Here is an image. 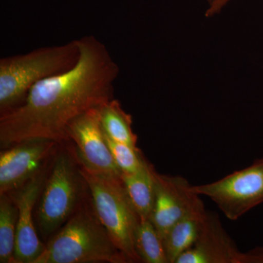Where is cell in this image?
I'll use <instances>...</instances> for the list:
<instances>
[{"label": "cell", "instance_id": "13", "mask_svg": "<svg viewBox=\"0 0 263 263\" xmlns=\"http://www.w3.org/2000/svg\"><path fill=\"white\" fill-rule=\"evenodd\" d=\"M153 166L147 161L139 171L122 174L124 187L140 219H150L155 203V179Z\"/></svg>", "mask_w": 263, "mask_h": 263}, {"label": "cell", "instance_id": "10", "mask_svg": "<svg viewBox=\"0 0 263 263\" xmlns=\"http://www.w3.org/2000/svg\"><path fill=\"white\" fill-rule=\"evenodd\" d=\"M45 168L22 187L9 193L18 209L15 263H34L44 250L45 245L34 228L32 212L46 180Z\"/></svg>", "mask_w": 263, "mask_h": 263}, {"label": "cell", "instance_id": "2", "mask_svg": "<svg viewBox=\"0 0 263 263\" xmlns=\"http://www.w3.org/2000/svg\"><path fill=\"white\" fill-rule=\"evenodd\" d=\"M127 263L91 207L76 209L34 263Z\"/></svg>", "mask_w": 263, "mask_h": 263}, {"label": "cell", "instance_id": "1", "mask_svg": "<svg viewBox=\"0 0 263 263\" xmlns=\"http://www.w3.org/2000/svg\"><path fill=\"white\" fill-rule=\"evenodd\" d=\"M76 41L80 54L73 67L37 83L23 103L0 116L2 149L31 139L67 142L74 119L114 99L120 69L108 48L94 36Z\"/></svg>", "mask_w": 263, "mask_h": 263}, {"label": "cell", "instance_id": "11", "mask_svg": "<svg viewBox=\"0 0 263 263\" xmlns=\"http://www.w3.org/2000/svg\"><path fill=\"white\" fill-rule=\"evenodd\" d=\"M241 255L219 216L207 212L196 241L178 257L176 263H240Z\"/></svg>", "mask_w": 263, "mask_h": 263}, {"label": "cell", "instance_id": "9", "mask_svg": "<svg viewBox=\"0 0 263 263\" xmlns=\"http://www.w3.org/2000/svg\"><path fill=\"white\" fill-rule=\"evenodd\" d=\"M154 179L155 203L151 221L163 240L170 229L201 199L182 176L160 174L155 170Z\"/></svg>", "mask_w": 263, "mask_h": 263}, {"label": "cell", "instance_id": "17", "mask_svg": "<svg viewBox=\"0 0 263 263\" xmlns=\"http://www.w3.org/2000/svg\"><path fill=\"white\" fill-rule=\"evenodd\" d=\"M104 136L112 157L122 174L136 173L146 164L147 160L139 148L114 141L107 136L105 133Z\"/></svg>", "mask_w": 263, "mask_h": 263}, {"label": "cell", "instance_id": "16", "mask_svg": "<svg viewBox=\"0 0 263 263\" xmlns=\"http://www.w3.org/2000/svg\"><path fill=\"white\" fill-rule=\"evenodd\" d=\"M135 248L142 262L169 263L163 240L150 219H140L135 235Z\"/></svg>", "mask_w": 263, "mask_h": 263}, {"label": "cell", "instance_id": "3", "mask_svg": "<svg viewBox=\"0 0 263 263\" xmlns=\"http://www.w3.org/2000/svg\"><path fill=\"white\" fill-rule=\"evenodd\" d=\"M77 41L0 60V116L18 107L32 86L70 70L79 59Z\"/></svg>", "mask_w": 263, "mask_h": 263}, {"label": "cell", "instance_id": "5", "mask_svg": "<svg viewBox=\"0 0 263 263\" xmlns=\"http://www.w3.org/2000/svg\"><path fill=\"white\" fill-rule=\"evenodd\" d=\"M83 181L73 156L67 152L59 153L45 181L37 210L43 236H49L60 230L76 212Z\"/></svg>", "mask_w": 263, "mask_h": 263}, {"label": "cell", "instance_id": "4", "mask_svg": "<svg viewBox=\"0 0 263 263\" xmlns=\"http://www.w3.org/2000/svg\"><path fill=\"white\" fill-rule=\"evenodd\" d=\"M79 171L91 194L95 213L114 243L129 262H142L135 248L140 217L122 177L96 172L81 164Z\"/></svg>", "mask_w": 263, "mask_h": 263}, {"label": "cell", "instance_id": "7", "mask_svg": "<svg viewBox=\"0 0 263 263\" xmlns=\"http://www.w3.org/2000/svg\"><path fill=\"white\" fill-rule=\"evenodd\" d=\"M67 141L76 146V158L81 165L101 174L122 177L114 161L100 123V108L79 116L67 129Z\"/></svg>", "mask_w": 263, "mask_h": 263}, {"label": "cell", "instance_id": "8", "mask_svg": "<svg viewBox=\"0 0 263 263\" xmlns=\"http://www.w3.org/2000/svg\"><path fill=\"white\" fill-rule=\"evenodd\" d=\"M60 143L45 139L19 142L0 154V195L22 187L46 167Z\"/></svg>", "mask_w": 263, "mask_h": 263}, {"label": "cell", "instance_id": "6", "mask_svg": "<svg viewBox=\"0 0 263 263\" xmlns=\"http://www.w3.org/2000/svg\"><path fill=\"white\" fill-rule=\"evenodd\" d=\"M193 189L199 195L209 197L230 220H237L263 202V159L214 182Z\"/></svg>", "mask_w": 263, "mask_h": 263}, {"label": "cell", "instance_id": "18", "mask_svg": "<svg viewBox=\"0 0 263 263\" xmlns=\"http://www.w3.org/2000/svg\"><path fill=\"white\" fill-rule=\"evenodd\" d=\"M240 263H263V247H256L242 253Z\"/></svg>", "mask_w": 263, "mask_h": 263}, {"label": "cell", "instance_id": "19", "mask_svg": "<svg viewBox=\"0 0 263 263\" xmlns=\"http://www.w3.org/2000/svg\"><path fill=\"white\" fill-rule=\"evenodd\" d=\"M208 2V3H209V5L213 4V3H214V2H216V0H206Z\"/></svg>", "mask_w": 263, "mask_h": 263}, {"label": "cell", "instance_id": "12", "mask_svg": "<svg viewBox=\"0 0 263 263\" xmlns=\"http://www.w3.org/2000/svg\"><path fill=\"white\" fill-rule=\"evenodd\" d=\"M206 214L201 200L170 229L163 239L169 263H176L178 257L195 243Z\"/></svg>", "mask_w": 263, "mask_h": 263}, {"label": "cell", "instance_id": "15", "mask_svg": "<svg viewBox=\"0 0 263 263\" xmlns=\"http://www.w3.org/2000/svg\"><path fill=\"white\" fill-rule=\"evenodd\" d=\"M18 209L9 194L0 195V262L15 263Z\"/></svg>", "mask_w": 263, "mask_h": 263}, {"label": "cell", "instance_id": "14", "mask_svg": "<svg viewBox=\"0 0 263 263\" xmlns=\"http://www.w3.org/2000/svg\"><path fill=\"white\" fill-rule=\"evenodd\" d=\"M100 123L104 133L114 141L138 148V136L133 133V118L115 99L100 107Z\"/></svg>", "mask_w": 263, "mask_h": 263}]
</instances>
